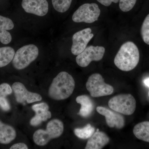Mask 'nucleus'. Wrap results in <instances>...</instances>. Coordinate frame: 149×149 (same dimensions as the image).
Segmentation results:
<instances>
[{
	"mask_svg": "<svg viewBox=\"0 0 149 149\" xmlns=\"http://www.w3.org/2000/svg\"><path fill=\"white\" fill-rule=\"evenodd\" d=\"M140 60V52L137 46L130 41L120 47L114 59V63L118 69L123 71L134 69Z\"/></svg>",
	"mask_w": 149,
	"mask_h": 149,
	"instance_id": "nucleus-2",
	"label": "nucleus"
},
{
	"mask_svg": "<svg viewBox=\"0 0 149 149\" xmlns=\"http://www.w3.org/2000/svg\"><path fill=\"white\" fill-rule=\"evenodd\" d=\"M93 37L94 35L90 28H85L74 33L72 37L71 49L72 54L78 55L82 52Z\"/></svg>",
	"mask_w": 149,
	"mask_h": 149,
	"instance_id": "nucleus-9",
	"label": "nucleus"
},
{
	"mask_svg": "<svg viewBox=\"0 0 149 149\" xmlns=\"http://www.w3.org/2000/svg\"><path fill=\"white\" fill-rule=\"evenodd\" d=\"M144 83L145 85L147 87H149V78H146L144 80Z\"/></svg>",
	"mask_w": 149,
	"mask_h": 149,
	"instance_id": "nucleus-29",
	"label": "nucleus"
},
{
	"mask_svg": "<svg viewBox=\"0 0 149 149\" xmlns=\"http://www.w3.org/2000/svg\"><path fill=\"white\" fill-rule=\"evenodd\" d=\"M136 138L149 143V121H145L136 124L133 129Z\"/></svg>",
	"mask_w": 149,
	"mask_h": 149,
	"instance_id": "nucleus-17",
	"label": "nucleus"
},
{
	"mask_svg": "<svg viewBox=\"0 0 149 149\" xmlns=\"http://www.w3.org/2000/svg\"><path fill=\"white\" fill-rule=\"evenodd\" d=\"M16 136V131L13 127L3 123L0 120V143H10Z\"/></svg>",
	"mask_w": 149,
	"mask_h": 149,
	"instance_id": "nucleus-16",
	"label": "nucleus"
},
{
	"mask_svg": "<svg viewBox=\"0 0 149 149\" xmlns=\"http://www.w3.org/2000/svg\"><path fill=\"white\" fill-rule=\"evenodd\" d=\"M137 0H119V8L123 12H127L133 8Z\"/></svg>",
	"mask_w": 149,
	"mask_h": 149,
	"instance_id": "nucleus-23",
	"label": "nucleus"
},
{
	"mask_svg": "<svg viewBox=\"0 0 149 149\" xmlns=\"http://www.w3.org/2000/svg\"><path fill=\"white\" fill-rule=\"evenodd\" d=\"M97 1L102 5L108 7L110 6L112 3H117L119 1V0H97Z\"/></svg>",
	"mask_w": 149,
	"mask_h": 149,
	"instance_id": "nucleus-27",
	"label": "nucleus"
},
{
	"mask_svg": "<svg viewBox=\"0 0 149 149\" xmlns=\"http://www.w3.org/2000/svg\"><path fill=\"white\" fill-rule=\"evenodd\" d=\"M86 87L93 97L109 95L113 92V87L105 83L103 77L99 73H94L89 77Z\"/></svg>",
	"mask_w": 149,
	"mask_h": 149,
	"instance_id": "nucleus-6",
	"label": "nucleus"
},
{
	"mask_svg": "<svg viewBox=\"0 0 149 149\" xmlns=\"http://www.w3.org/2000/svg\"><path fill=\"white\" fill-rule=\"evenodd\" d=\"M141 35L144 42L149 45V14L146 17L142 24Z\"/></svg>",
	"mask_w": 149,
	"mask_h": 149,
	"instance_id": "nucleus-22",
	"label": "nucleus"
},
{
	"mask_svg": "<svg viewBox=\"0 0 149 149\" xmlns=\"http://www.w3.org/2000/svg\"><path fill=\"white\" fill-rule=\"evenodd\" d=\"M109 137L105 133L98 129L87 142L85 149H101L109 143Z\"/></svg>",
	"mask_w": 149,
	"mask_h": 149,
	"instance_id": "nucleus-13",
	"label": "nucleus"
},
{
	"mask_svg": "<svg viewBox=\"0 0 149 149\" xmlns=\"http://www.w3.org/2000/svg\"><path fill=\"white\" fill-rule=\"evenodd\" d=\"M96 109L99 113L104 116L107 124L110 128L120 129L125 126V118L119 113L112 111L103 107H97Z\"/></svg>",
	"mask_w": 149,
	"mask_h": 149,
	"instance_id": "nucleus-11",
	"label": "nucleus"
},
{
	"mask_svg": "<svg viewBox=\"0 0 149 149\" xmlns=\"http://www.w3.org/2000/svg\"><path fill=\"white\" fill-rule=\"evenodd\" d=\"M95 131V129L91 124H87L83 128H76L74 129L75 136L79 139L86 140L90 139Z\"/></svg>",
	"mask_w": 149,
	"mask_h": 149,
	"instance_id": "nucleus-19",
	"label": "nucleus"
},
{
	"mask_svg": "<svg viewBox=\"0 0 149 149\" xmlns=\"http://www.w3.org/2000/svg\"><path fill=\"white\" fill-rule=\"evenodd\" d=\"M72 0H52V3L56 11L61 13L65 12L69 9Z\"/></svg>",
	"mask_w": 149,
	"mask_h": 149,
	"instance_id": "nucleus-21",
	"label": "nucleus"
},
{
	"mask_svg": "<svg viewBox=\"0 0 149 149\" xmlns=\"http://www.w3.org/2000/svg\"><path fill=\"white\" fill-rule=\"evenodd\" d=\"M74 88L75 82L72 75L62 71L53 80L48 95L51 98L56 100H65L71 95Z\"/></svg>",
	"mask_w": 149,
	"mask_h": 149,
	"instance_id": "nucleus-1",
	"label": "nucleus"
},
{
	"mask_svg": "<svg viewBox=\"0 0 149 149\" xmlns=\"http://www.w3.org/2000/svg\"><path fill=\"white\" fill-rule=\"evenodd\" d=\"M12 89L14 93L16 101L19 103H32L40 101L42 96L37 93H32L27 91L24 85L19 82H15L12 85Z\"/></svg>",
	"mask_w": 149,
	"mask_h": 149,
	"instance_id": "nucleus-10",
	"label": "nucleus"
},
{
	"mask_svg": "<svg viewBox=\"0 0 149 149\" xmlns=\"http://www.w3.org/2000/svg\"><path fill=\"white\" fill-rule=\"evenodd\" d=\"M38 47L33 44L26 45L19 48L15 54L13 64L15 69H24L35 61L39 55Z\"/></svg>",
	"mask_w": 149,
	"mask_h": 149,
	"instance_id": "nucleus-4",
	"label": "nucleus"
},
{
	"mask_svg": "<svg viewBox=\"0 0 149 149\" xmlns=\"http://www.w3.org/2000/svg\"></svg>",
	"mask_w": 149,
	"mask_h": 149,
	"instance_id": "nucleus-30",
	"label": "nucleus"
},
{
	"mask_svg": "<svg viewBox=\"0 0 149 149\" xmlns=\"http://www.w3.org/2000/svg\"><path fill=\"white\" fill-rule=\"evenodd\" d=\"M22 6L27 13L38 16H45L49 11L47 0H22Z\"/></svg>",
	"mask_w": 149,
	"mask_h": 149,
	"instance_id": "nucleus-12",
	"label": "nucleus"
},
{
	"mask_svg": "<svg viewBox=\"0 0 149 149\" xmlns=\"http://www.w3.org/2000/svg\"><path fill=\"white\" fill-rule=\"evenodd\" d=\"M76 101L81 107L78 114L84 118L89 117L94 110V104L89 96L82 95L76 97Z\"/></svg>",
	"mask_w": 149,
	"mask_h": 149,
	"instance_id": "nucleus-15",
	"label": "nucleus"
},
{
	"mask_svg": "<svg viewBox=\"0 0 149 149\" xmlns=\"http://www.w3.org/2000/svg\"><path fill=\"white\" fill-rule=\"evenodd\" d=\"M101 11L95 3H85L78 8L72 16V20L77 23H92L97 20Z\"/></svg>",
	"mask_w": 149,
	"mask_h": 149,
	"instance_id": "nucleus-7",
	"label": "nucleus"
},
{
	"mask_svg": "<svg viewBox=\"0 0 149 149\" xmlns=\"http://www.w3.org/2000/svg\"><path fill=\"white\" fill-rule=\"evenodd\" d=\"M108 105L115 111L129 116L133 114L136 111V102L131 94H120L110 99Z\"/></svg>",
	"mask_w": 149,
	"mask_h": 149,
	"instance_id": "nucleus-5",
	"label": "nucleus"
},
{
	"mask_svg": "<svg viewBox=\"0 0 149 149\" xmlns=\"http://www.w3.org/2000/svg\"><path fill=\"white\" fill-rule=\"evenodd\" d=\"M12 93V89L7 83H3L0 85V95L6 97Z\"/></svg>",
	"mask_w": 149,
	"mask_h": 149,
	"instance_id": "nucleus-24",
	"label": "nucleus"
},
{
	"mask_svg": "<svg viewBox=\"0 0 149 149\" xmlns=\"http://www.w3.org/2000/svg\"><path fill=\"white\" fill-rule=\"evenodd\" d=\"M14 27L12 20L8 17L0 15V42L4 45H8L11 42L12 37L8 30Z\"/></svg>",
	"mask_w": 149,
	"mask_h": 149,
	"instance_id": "nucleus-14",
	"label": "nucleus"
},
{
	"mask_svg": "<svg viewBox=\"0 0 149 149\" xmlns=\"http://www.w3.org/2000/svg\"><path fill=\"white\" fill-rule=\"evenodd\" d=\"M49 105L46 103H41L40 104H35L32 106V109L35 113L47 111L49 109Z\"/></svg>",
	"mask_w": 149,
	"mask_h": 149,
	"instance_id": "nucleus-25",
	"label": "nucleus"
},
{
	"mask_svg": "<svg viewBox=\"0 0 149 149\" xmlns=\"http://www.w3.org/2000/svg\"><path fill=\"white\" fill-rule=\"evenodd\" d=\"M52 117V113L49 110L47 111L36 113L35 116L31 118L30 123L32 126H36L40 125L43 121H46Z\"/></svg>",
	"mask_w": 149,
	"mask_h": 149,
	"instance_id": "nucleus-20",
	"label": "nucleus"
},
{
	"mask_svg": "<svg viewBox=\"0 0 149 149\" xmlns=\"http://www.w3.org/2000/svg\"><path fill=\"white\" fill-rule=\"evenodd\" d=\"M64 130V125L61 120L54 119L48 122L46 130H36L33 136L34 142L37 146H45L52 139L61 136Z\"/></svg>",
	"mask_w": 149,
	"mask_h": 149,
	"instance_id": "nucleus-3",
	"label": "nucleus"
},
{
	"mask_svg": "<svg viewBox=\"0 0 149 149\" xmlns=\"http://www.w3.org/2000/svg\"><path fill=\"white\" fill-rule=\"evenodd\" d=\"M105 49L101 46H89L77 55L76 62L81 67H86L93 61H98L103 58Z\"/></svg>",
	"mask_w": 149,
	"mask_h": 149,
	"instance_id": "nucleus-8",
	"label": "nucleus"
},
{
	"mask_svg": "<svg viewBox=\"0 0 149 149\" xmlns=\"http://www.w3.org/2000/svg\"><path fill=\"white\" fill-rule=\"evenodd\" d=\"M15 52L10 47H0V68L6 66L13 60Z\"/></svg>",
	"mask_w": 149,
	"mask_h": 149,
	"instance_id": "nucleus-18",
	"label": "nucleus"
},
{
	"mask_svg": "<svg viewBox=\"0 0 149 149\" xmlns=\"http://www.w3.org/2000/svg\"><path fill=\"white\" fill-rule=\"evenodd\" d=\"M10 149H28V148L26 144L24 143H18L13 145L10 147Z\"/></svg>",
	"mask_w": 149,
	"mask_h": 149,
	"instance_id": "nucleus-28",
	"label": "nucleus"
},
{
	"mask_svg": "<svg viewBox=\"0 0 149 149\" xmlns=\"http://www.w3.org/2000/svg\"><path fill=\"white\" fill-rule=\"evenodd\" d=\"M0 107L5 111H8L10 109V105L5 97L0 95Z\"/></svg>",
	"mask_w": 149,
	"mask_h": 149,
	"instance_id": "nucleus-26",
	"label": "nucleus"
}]
</instances>
